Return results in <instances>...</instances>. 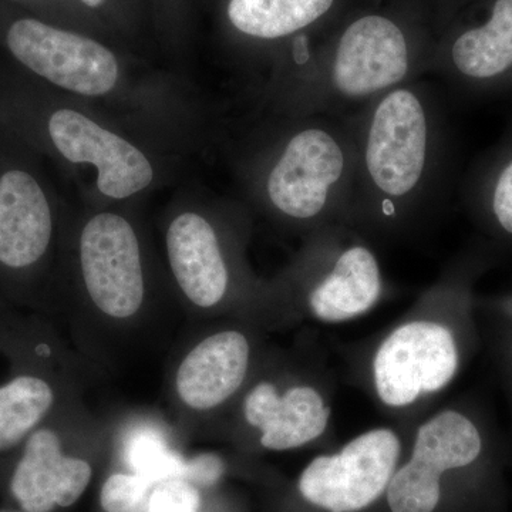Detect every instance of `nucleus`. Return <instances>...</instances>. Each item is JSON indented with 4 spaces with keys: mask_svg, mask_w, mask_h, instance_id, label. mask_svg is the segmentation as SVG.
Segmentation results:
<instances>
[{
    "mask_svg": "<svg viewBox=\"0 0 512 512\" xmlns=\"http://www.w3.org/2000/svg\"><path fill=\"white\" fill-rule=\"evenodd\" d=\"M400 450L393 430L367 431L339 453L312 460L299 478V491L308 503L328 512L365 510L386 493Z\"/></svg>",
    "mask_w": 512,
    "mask_h": 512,
    "instance_id": "obj_1",
    "label": "nucleus"
},
{
    "mask_svg": "<svg viewBox=\"0 0 512 512\" xmlns=\"http://www.w3.org/2000/svg\"><path fill=\"white\" fill-rule=\"evenodd\" d=\"M6 42L18 62L66 92L101 97L119 84L116 56L90 37L20 19L10 26Z\"/></svg>",
    "mask_w": 512,
    "mask_h": 512,
    "instance_id": "obj_2",
    "label": "nucleus"
},
{
    "mask_svg": "<svg viewBox=\"0 0 512 512\" xmlns=\"http://www.w3.org/2000/svg\"><path fill=\"white\" fill-rule=\"evenodd\" d=\"M80 269L90 301L104 316L130 319L146 299L143 256L136 231L116 212H100L80 234Z\"/></svg>",
    "mask_w": 512,
    "mask_h": 512,
    "instance_id": "obj_3",
    "label": "nucleus"
},
{
    "mask_svg": "<svg viewBox=\"0 0 512 512\" xmlns=\"http://www.w3.org/2000/svg\"><path fill=\"white\" fill-rule=\"evenodd\" d=\"M481 430L466 414L446 410L417 431L412 458L394 471L387 487L392 512H434L441 498V476L476 463L483 454Z\"/></svg>",
    "mask_w": 512,
    "mask_h": 512,
    "instance_id": "obj_4",
    "label": "nucleus"
},
{
    "mask_svg": "<svg viewBox=\"0 0 512 512\" xmlns=\"http://www.w3.org/2000/svg\"><path fill=\"white\" fill-rule=\"evenodd\" d=\"M460 352L447 326L427 320L390 333L373 362L376 392L390 407H406L421 394L440 392L456 376Z\"/></svg>",
    "mask_w": 512,
    "mask_h": 512,
    "instance_id": "obj_5",
    "label": "nucleus"
},
{
    "mask_svg": "<svg viewBox=\"0 0 512 512\" xmlns=\"http://www.w3.org/2000/svg\"><path fill=\"white\" fill-rule=\"evenodd\" d=\"M429 150V126L419 97L406 89L387 93L377 104L369 133L365 161L375 187L400 198L416 190Z\"/></svg>",
    "mask_w": 512,
    "mask_h": 512,
    "instance_id": "obj_6",
    "label": "nucleus"
},
{
    "mask_svg": "<svg viewBox=\"0 0 512 512\" xmlns=\"http://www.w3.org/2000/svg\"><path fill=\"white\" fill-rule=\"evenodd\" d=\"M47 131L53 146L69 163L96 168L97 188L104 197L127 200L154 181L153 164L140 148L80 111L56 110Z\"/></svg>",
    "mask_w": 512,
    "mask_h": 512,
    "instance_id": "obj_7",
    "label": "nucleus"
},
{
    "mask_svg": "<svg viewBox=\"0 0 512 512\" xmlns=\"http://www.w3.org/2000/svg\"><path fill=\"white\" fill-rule=\"evenodd\" d=\"M345 171V153L322 128H305L286 144L272 167L266 191L272 205L296 220L316 217Z\"/></svg>",
    "mask_w": 512,
    "mask_h": 512,
    "instance_id": "obj_8",
    "label": "nucleus"
},
{
    "mask_svg": "<svg viewBox=\"0 0 512 512\" xmlns=\"http://www.w3.org/2000/svg\"><path fill=\"white\" fill-rule=\"evenodd\" d=\"M410 53L402 29L383 16L357 19L343 33L332 66L333 87L348 99L392 89L409 73Z\"/></svg>",
    "mask_w": 512,
    "mask_h": 512,
    "instance_id": "obj_9",
    "label": "nucleus"
},
{
    "mask_svg": "<svg viewBox=\"0 0 512 512\" xmlns=\"http://www.w3.org/2000/svg\"><path fill=\"white\" fill-rule=\"evenodd\" d=\"M92 466L64 456L56 431L36 430L13 473L10 490L25 512H52L79 501L92 480Z\"/></svg>",
    "mask_w": 512,
    "mask_h": 512,
    "instance_id": "obj_10",
    "label": "nucleus"
},
{
    "mask_svg": "<svg viewBox=\"0 0 512 512\" xmlns=\"http://www.w3.org/2000/svg\"><path fill=\"white\" fill-rule=\"evenodd\" d=\"M53 237L49 198L32 174L19 168L0 175V264L25 269L45 256Z\"/></svg>",
    "mask_w": 512,
    "mask_h": 512,
    "instance_id": "obj_11",
    "label": "nucleus"
},
{
    "mask_svg": "<svg viewBox=\"0 0 512 512\" xmlns=\"http://www.w3.org/2000/svg\"><path fill=\"white\" fill-rule=\"evenodd\" d=\"M249 357L248 339L238 330H224L201 340L184 357L175 376L181 402L197 412L221 406L244 383Z\"/></svg>",
    "mask_w": 512,
    "mask_h": 512,
    "instance_id": "obj_12",
    "label": "nucleus"
},
{
    "mask_svg": "<svg viewBox=\"0 0 512 512\" xmlns=\"http://www.w3.org/2000/svg\"><path fill=\"white\" fill-rule=\"evenodd\" d=\"M168 262L185 298L198 308H214L228 289V269L217 234L207 218L183 212L167 229Z\"/></svg>",
    "mask_w": 512,
    "mask_h": 512,
    "instance_id": "obj_13",
    "label": "nucleus"
},
{
    "mask_svg": "<svg viewBox=\"0 0 512 512\" xmlns=\"http://www.w3.org/2000/svg\"><path fill=\"white\" fill-rule=\"evenodd\" d=\"M244 414L249 426L261 431L262 447L288 451L325 433L330 407L311 386L292 387L281 396L274 384L262 382L245 399Z\"/></svg>",
    "mask_w": 512,
    "mask_h": 512,
    "instance_id": "obj_14",
    "label": "nucleus"
},
{
    "mask_svg": "<svg viewBox=\"0 0 512 512\" xmlns=\"http://www.w3.org/2000/svg\"><path fill=\"white\" fill-rule=\"evenodd\" d=\"M458 79L480 92H512V0H495L490 18L454 40Z\"/></svg>",
    "mask_w": 512,
    "mask_h": 512,
    "instance_id": "obj_15",
    "label": "nucleus"
},
{
    "mask_svg": "<svg viewBox=\"0 0 512 512\" xmlns=\"http://www.w3.org/2000/svg\"><path fill=\"white\" fill-rule=\"evenodd\" d=\"M380 292L382 276L376 256L365 247H352L313 289L309 305L323 322H345L373 308Z\"/></svg>",
    "mask_w": 512,
    "mask_h": 512,
    "instance_id": "obj_16",
    "label": "nucleus"
},
{
    "mask_svg": "<svg viewBox=\"0 0 512 512\" xmlns=\"http://www.w3.org/2000/svg\"><path fill=\"white\" fill-rule=\"evenodd\" d=\"M333 0H229L228 18L244 35L279 39L322 18Z\"/></svg>",
    "mask_w": 512,
    "mask_h": 512,
    "instance_id": "obj_17",
    "label": "nucleus"
},
{
    "mask_svg": "<svg viewBox=\"0 0 512 512\" xmlns=\"http://www.w3.org/2000/svg\"><path fill=\"white\" fill-rule=\"evenodd\" d=\"M55 403L46 380L19 376L0 386V451L9 450L35 430Z\"/></svg>",
    "mask_w": 512,
    "mask_h": 512,
    "instance_id": "obj_18",
    "label": "nucleus"
},
{
    "mask_svg": "<svg viewBox=\"0 0 512 512\" xmlns=\"http://www.w3.org/2000/svg\"><path fill=\"white\" fill-rule=\"evenodd\" d=\"M480 194L495 228L512 238V141L485 174Z\"/></svg>",
    "mask_w": 512,
    "mask_h": 512,
    "instance_id": "obj_19",
    "label": "nucleus"
},
{
    "mask_svg": "<svg viewBox=\"0 0 512 512\" xmlns=\"http://www.w3.org/2000/svg\"><path fill=\"white\" fill-rule=\"evenodd\" d=\"M156 484V481L136 473L113 474L101 488V507L106 512H148Z\"/></svg>",
    "mask_w": 512,
    "mask_h": 512,
    "instance_id": "obj_20",
    "label": "nucleus"
},
{
    "mask_svg": "<svg viewBox=\"0 0 512 512\" xmlns=\"http://www.w3.org/2000/svg\"><path fill=\"white\" fill-rule=\"evenodd\" d=\"M200 494L183 478L160 481L151 493L148 512H197Z\"/></svg>",
    "mask_w": 512,
    "mask_h": 512,
    "instance_id": "obj_21",
    "label": "nucleus"
},
{
    "mask_svg": "<svg viewBox=\"0 0 512 512\" xmlns=\"http://www.w3.org/2000/svg\"><path fill=\"white\" fill-rule=\"evenodd\" d=\"M224 473V464L215 456H201L187 464L185 478L188 483L212 485L220 480Z\"/></svg>",
    "mask_w": 512,
    "mask_h": 512,
    "instance_id": "obj_22",
    "label": "nucleus"
},
{
    "mask_svg": "<svg viewBox=\"0 0 512 512\" xmlns=\"http://www.w3.org/2000/svg\"><path fill=\"white\" fill-rule=\"evenodd\" d=\"M84 5L90 6V8H97V6L103 5L104 0H80Z\"/></svg>",
    "mask_w": 512,
    "mask_h": 512,
    "instance_id": "obj_23",
    "label": "nucleus"
}]
</instances>
